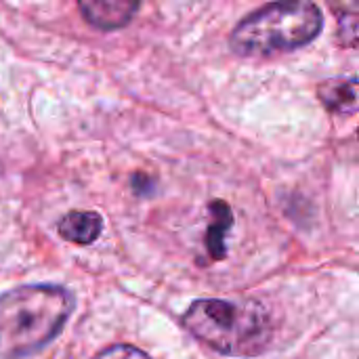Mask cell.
I'll return each mask as SVG.
<instances>
[{
	"instance_id": "obj_1",
	"label": "cell",
	"mask_w": 359,
	"mask_h": 359,
	"mask_svg": "<svg viewBox=\"0 0 359 359\" xmlns=\"http://www.w3.org/2000/svg\"><path fill=\"white\" fill-rule=\"evenodd\" d=\"M74 299L59 286H19L0 294V359H25L65 326Z\"/></svg>"
},
{
	"instance_id": "obj_2",
	"label": "cell",
	"mask_w": 359,
	"mask_h": 359,
	"mask_svg": "<svg viewBox=\"0 0 359 359\" xmlns=\"http://www.w3.org/2000/svg\"><path fill=\"white\" fill-rule=\"evenodd\" d=\"M185 328L206 347L231 355L255 358L273 339V320L257 303L200 299L183 316Z\"/></svg>"
},
{
	"instance_id": "obj_3",
	"label": "cell",
	"mask_w": 359,
	"mask_h": 359,
	"mask_svg": "<svg viewBox=\"0 0 359 359\" xmlns=\"http://www.w3.org/2000/svg\"><path fill=\"white\" fill-rule=\"evenodd\" d=\"M322 27L324 15L313 0H276L242 19L229 44L242 57H271L313 42Z\"/></svg>"
},
{
	"instance_id": "obj_4",
	"label": "cell",
	"mask_w": 359,
	"mask_h": 359,
	"mask_svg": "<svg viewBox=\"0 0 359 359\" xmlns=\"http://www.w3.org/2000/svg\"><path fill=\"white\" fill-rule=\"evenodd\" d=\"M141 0H78V8L88 25L101 32H114L133 21Z\"/></svg>"
},
{
	"instance_id": "obj_5",
	"label": "cell",
	"mask_w": 359,
	"mask_h": 359,
	"mask_svg": "<svg viewBox=\"0 0 359 359\" xmlns=\"http://www.w3.org/2000/svg\"><path fill=\"white\" fill-rule=\"evenodd\" d=\"M318 97L322 105L332 114H355L358 109V80L349 78H330L320 84Z\"/></svg>"
},
{
	"instance_id": "obj_6",
	"label": "cell",
	"mask_w": 359,
	"mask_h": 359,
	"mask_svg": "<svg viewBox=\"0 0 359 359\" xmlns=\"http://www.w3.org/2000/svg\"><path fill=\"white\" fill-rule=\"evenodd\" d=\"M59 236L72 244L86 246L93 244L103 229V219L90 210H72L59 221Z\"/></svg>"
},
{
	"instance_id": "obj_7",
	"label": "cell",
	"mask_w": 359,
	"mask_h": 359,
	"mask_svg": "<svg viewBox=\"0 0 359 359\" xmlns=\"http://www.w3.org/2000/svg\"><path fill=\"white\" fill-rule=\"evenodd\" d=\"M212 212L217 215V221L208 229L206 242H208V248L212 250V255L219 259V257H223V233L231 225V212H229V206L223 204V202H215L212 204Z\"/></svg>"
},
{
	"instance_id": "obj_8",
	"label": "cell",
	"mask_w": 359,
	"mask_h": 359,
	"mask_svg": "<svg viewBox=\"0 0 359 359\" xmlns=\"http://www.w3.org/2000/svg\"><path fill=\"white\" fill-rule=\"evenodd\" d=\"M95 359H149L143 351H139L137 347L130 345H116L105 349L103 353H99Z\"/></svg>"
}]
</instances>
